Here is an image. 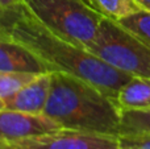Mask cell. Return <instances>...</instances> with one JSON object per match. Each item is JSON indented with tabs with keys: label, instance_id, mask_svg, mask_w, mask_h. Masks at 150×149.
Wrapping results in <instances>:
<instances>
[{
	"label": "cell",
	"instance_id": "1",
	"mask_svg": "<svg viewBox=\"0 0 150 149\" xmlns=\"http://www.w3.org/2000/svg\"><path fill=\"white\" fill-rule=\"evenodd\" d=\"M0 15L8 36L30 49L53 73L61 71L83 79L115 103L120 89L133 77L111 66L84 48L50 32L23 3L11 9L0 11Z\"/></svg>",
	"mask_w": 150,
	"mask_h": 149
},
{
	"label": "cell",
	"instance_id": "2",
	"mask_svg": "<svg viewBox=\"0 0 150 149\" xmlns=\"http://www.w3.org/2000/svg\"><path fill=\"white\" fill-rule=\"evenodd\" d=\"M44 115L61 128L120 136L121 111L88 82L61 71L52 73Z\"/></svg>",
	"mask_w": 150,
	"mask_h": 149
},
{
	"label": "cell",
	"instance_id": "3",
	"mask_svg": "<svg viewBox=\"0 0 150 149\" xmlns=\"http://www.w3.org/2000/svg\"><path fill=\"white\" fill-rule=\"evenodd\" d=\"M50 32L87 49L98 33L103 16L84 0H21Z\"/></svg>",
	"mask_w": 150,
	"mask_h": 149
},
{
	"label": "cell",
	"instance_id": "4",
	"mask_svg": "<svg viewBox=\"0 0 150 149\" xmlns=\"http://www.w3.org/2000/svg\"><path fill=\"white\" fill-rule=\"evenodd\" d=\"M87 50L129 75L150 78V46L119 21L103 17Z\"/></svg>",
	"mask_w": 150,
	"mask_h": 149
},
{
	"label": "cell",
	"instance_id": "5",
	"mask_svg": "<svg viewBox=\"0 0 150 149\" xmlns=\"http://www.w3.org/2000/svg\"><path fill=\"white\" fill-rule=\"evenodd\" d=\"M15 143L25 149H120L119 136L66 128Z\"/></svg>",
	"mask_w": 150,
	"mask_h": 149
},
{
	"label": "cell",
	"instance_id": "6",
	"mask_svg": "<svg viewBox=\"0 0 150 149\" xmlns=\"http://www.w3.org/2000/svg\"><path fill=\"white\" fill-rule=\"evenodd\" d=\"M58 129H61V127L44 114L0 110V140L18 141Z\"/></svg>",
	"mask_w": 150,
	"mask_h": 149
},
{
	"label": "cell",
	"instance_id": "7",
	"mask_svg": "<svg viewBox=\"0 0 150 149\" xmlns=\"http://www.w3.org/2000/svg\"><path fill=\"white\" fill-rule=\"evenodd\" d=\"M0 71L1 73H53L50 67L30 49L9 36H0Z\"/></svg>",
	"mask_w": 150,
	"mask_h": 149
},
{
	"label": "cell",
	"instance_id": "8",
	"mask_svg": "<svg viewBox=\"0 0 150 149\" xmlns=\"http://www.w3.org/2000/svg\"><path fill=\"white\" fill-rule=\"evenodd\" d=\"M52 84V73L37 75L13 95L3 99V110L26 114H44Z\"/></svg>",
	"mask_w": 150,
	"mask_h": 149
},
{
	"label": "cell",
	"instance_id": "9",
	"mask_svg": "<svg viewBox=\"0 0 150 149\" xmlns=\"http://www.w3.org/2000/svg\"><path fill=\"white\" fill-rule=\"evenodd\" d=\"M116 104L120 111L150 110V78L132 77L120 89Z\"/></svg>",
	"mask_w": 150,
	"mask_h": 149
},
{
	"label": "cell",
	"instance_id": "10",
	"mask_svg": "<svg viewBox=\"0 0 150 149\" xmlns=\"http://www.w3.org/2000/svg\"><path fill=\"white\" fill-rule=\"evenodd\" d=\"M103 17L120 21L122 18L145 11L136 0H84Z\"/></svg>",
	"mask_w": 150,
	"mask_h": 149
},
{
	"label": "cell",
	"instance_id": "11",
	"mask_svg": "<svg viewBox=\"0 0 150 149\" xmlns=\"http://www.w3.org/2000/svg\"><path fill=\"white\" fill-rule=\"evenodd\" d=\"M150 133V110L145 111H121V135Z\"/></svg>",
	"mask_w": 150,
	"mask_h": 149
},
{
	"label": "cell",
	"instance_id": "12",
	"mask_svg": "<svg viewBox=\"0 0 150 149\" xmlns=\"http://www.w3.org/2000/svg\"><path fill=\"white\" fill-rule=\"evenodd\" d=\"M119 23L150 46V11H141L122 18Z\"/></svg>",
	"mask_w": 150,
	"mask_h": 149
},
{
	"label": "cell",
	"instance_id": "13",
	"mask_svg": "<svg viewBox=\"0 0 150 149\" xmlns=\"http://www.w3.org/2000/svg\"><path fill=\"white\" fill-rule=\"evenodd\" d=\"M40 74L29 73H1L0 71V100L13 95L16 91L33 81Z\"/></svg>",
	"mask_w": 150,
	"mask_h": 149
},
{
	"label": "cell",
	"instance_id": "14",
	"mask_svg": "<svg viewBox=\"0 0 150 149\" xmlns=\"http://www.w3.org/2000/svg\"><path fill=\"white\" fill-rule=\"evenodd\" d=\"M120 149H150V133L121 135Z\"/></svg>",
	"mask_w": 150,
	"mask_h": 149
},
{
	"label": "cell",
	"instance_id": "15",
	"mask_svg": "<svg viewBox=\"0 0 150 149\" xmlns=\"http://www.w3.org/2000/svg\"><path fill=\"white\" fill-rule=\"evenodd\" d=\"M21 3V0H0V11L11 9Z\"/></svg>",
	"mask_w": 150,
	"mask_h": 149
},
{
	"label": "cell",
	"instance_id": "16",
	"mask_svg": "<svg viewBox=\"0 0 150 149\" xmlns=\"http://www.w3.org/2000/svg\"><path fill=\"white\" fill-rule=\"evenodd\" d=\"M0 149H25L21 147L20 144L15 141H5V140H0Z\"/></svg>",
	"mask_w": 150,
	"mask_h": 149
},
{
	"label": "cell",
	"instance_id": "17",
	"mask_svg": "<svg viewBox=\"0 0 150 149\" xmlns=\"http://www.w3.org/2000/svg\"><path fill=\"white\" fill-rule=\"evenodd\" d=\"M145 11H150V0H136Z\"/></svg>",
	"mask_w": 150,
	"mask_h": 149
},
{
	"label": "cell",
	"instance_id": "18",
	"mask_svg": "<svg viewBox=\"0 0 150 149\" xmlns=\"http://www.w3.org/2000/svg\"><path fill=\"white\" fill-rule=\"evenodd\" d=\"M0 36H8L7 32H5V28L3 25V21H1V15H0Z\"/></svg>",
	"mask_w": 150,
	"mask_h": 149
}]
</instances>
